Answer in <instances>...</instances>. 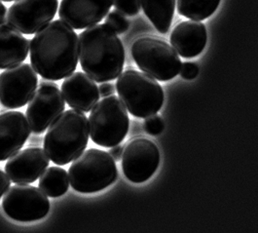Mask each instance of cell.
Here are the masks:
<instances>
[{
	"mask_svg": "<svg viewBox=\"0 0 258 233\" xmlns=\"http://www.w3.org/2000/svg\"><path fill=\"white\" fill-rule=\"evenodd\" d=\"M28 38L8 23L0 24V70L25 62L29 55Z\"/></svg>",
	"mask_w": 258,
	"mask_h": 233,
	"instance_id": "obj_18",
	"label": "cell"
},
{
	"mask_svg": "<svg viewBox=\"0 0 258 233\" xmlns=\"http://www.w3.org/2000/svg\"><path fill=\"white\" fill-rule=\"evenodd\" d=\"M2 208L10 219L29 222L47 216L50 201L40 189L29 184H16L6 190L2 199Z\"/></svg>",
	"mask_w": 258,
	"mask_h": 233,
	"instance_id": "obj_8",
	"label": "cell"
},
{
	"mask_svg": "<svg viewBox=\"0 0 258 233\" xmlns=\"http://www.w3.org/2000/svg\"><path fill=\"white\" fill-rule=\"evenodd\" d=\"M123 150H124V146L117 145V146H112L109 150V154L111 155V157L115 161H119L122 158V154H123Z\"/></svg>",
	"mask_w": 258,
	"mask_h": 233,
	"instance_id": "obj_28",
	"label": "cell"
},
{
	"mask_svg": "<svg viewBox=\"0 0 258 233\" xmlns=\"http://www.w3.org/2000/svg\"><path fill=\"white\" fill-rule=\"evenodd\" d=\"M113 5L121 14L130 17L139 14L142 9L141 0H114Z\"/></svg>",
	"mask_w": 258,
	"mask_h": 233,
	"instance_id": "obj_23",
	"label": "cell"
},
{
	"mask_svg": "<svg viewBox=\"0 0 258 233\" xmlns=\"http://www.w3.org/2000/svg\"><path fill=\"white\" fill-rule=\"evenodd\" d=\"M144 127V130L147 134L151 136H158L164 130L165 125L162 118L157 114H154L145 119Z\"/></svg>",
	"mask_w": 258,
	"mask_h": 233,
	"instance_id": "obj_24",
	"label": "cell"
},
{
	"mask_svg": "<svg viewBox=\"0 0 258 233\" xmlns=\"http://www.w3.org/2000/svg\"><path fill=\"white\" fill-rule=\"evenodd\" d=\"M79 40V61L82 70L95 82L116 79L123 71L125 49L121 39L105 24L82 31Z\"/></svg>",
	"mask_w": 258,
	"mask_h": 233,
	"instance_id": "obj_2",
	"label": "cell"
},
{
	"mask_svg": "<svg viewBox=\"0 0 258 233\" xmlns=\"http://www.w3.org/2000/svg\"><path fill=\"white\" fill-rule=\"evenodd\" d=\"M88 122L92 141L102 147L120 145L129 131L128 110L114 95L96 103Z\"/></svg>",
	"mask_w": 258,
	"mask_h": 233,
	"instance_id": "obj_6",
	"label": "cell"
},
{
	"mask_svg": "<svg viewBox=\"0 0 258 233\" xmlns=\"http://www.w3.org/2000/svg\"><path fill=\"white\" fill-rule=\"evenodd\" d=\"M115 86L120 101L134 116L147 118L157 114L164 103L163 88L146 73L127 70L117 77Z\"/></svg>",
	"mask_w": 258,
	"mask_h": 233,
	"instance_id": "obj_4",
	"label": "cell"
},
{
	"mask_svg": "<svg viewBox=\"0 0 258 233\" xmlns=\"http://www.w3.org/2000/svg\"><path fill=\"white\" fill-rule=\"evenodd\" d=\"M132 56L141 71L158 81H169L180 71L181 60L170 44L151 36L137 39Z\"/></svg>",
	"mask_w": 258,
	"mask_h": 233,
	"instance_id": "obj_7",
	"label": "cell"
},
{
	"mask_svg": "<svg viewBox=\"0 0 258 233\" xmlns=\"http://www.w3.org/2000/svg\"><path fill=\"white\" fill-rule=\"evenodd\" d=\"M0 1H5V2H11V1H14V0H0Z\"/></svg>",
	"mask_w": 258,
	"mask_h": 233,
	"instance_id": "obj_30",
	"label": "cell"
},
{
	"mask_svg": "<svg viewBox=\"0 0 258 233\" xmlns=\"http://www.w3.org/2000/svg\"><path fill=\"white\" fill-rule=\"evenodd\" d=\"M29 48L32 69L46 80H60L76 70L79 59L78 36L61 20H55L39 29Z\"/></svg>",
	"mask_w": 258,
	"mask_h": 233,
	"instance_id": "obj_1",
	"label": "cell"
},
{
	"mask_svg": "<svg viewBox=\"0 0 258 233\" xmlns=\"http://www.w3.org/2000/svg\"><path fill=\"white\" fill-rule=\"evenodd\" d=\"M179 73L183 79L192 80L195 77H197V75L199 74V68L195 63H192V62L187 63L186 62L184 64H181Z\"/></svg>",
	"mask_w": 258,
	"mask_h": 233,
	"instance_id": "obj_25",
	"label": "cell"
},
{
	"mask_svg": "<svg viewBox=\"0 0 258 233\" xmlns=\"http://www.w3.org/2000/svg\"><path fill=\"white\" fill-rule=\"evenodd\" d=\"M144 14L160 33H167L172 26L176 0H141Z\"/></svg>",
	"mask_w": 258,
	"mask_h": 233,
	"instance_id": "obj_19",
	"label": "cell"
},
{
	"mask_svg": "<svg viewBox=\"0 0 258 233\" xmlns=\"http://www.w3.org/2000/svg\"><path fill=\"white\" fill-rule=\"evenodd\" d=\"M118 178V170L111 155L101 149L83 151L72 162L69 179L72 189L81 193L105 190Z\"/></svg>",
	"mask_w": 258,
	"mask_h": 233,
	"instance_id": "obj_5",
	"label": "cell"
},
{
	"mask_svg": "<svg viewBox=\"0 0 258 233\" xmlns=\"http://www.w3.org/2000/svg\"><path fill=\"white\" fill-rule=\"evenodd\" d=\"M220 0H176L178 13L193 21H204L214 14Z\"/></svg>",
	"mask_w": 258,
	"mask_h": 233,
	"instance_id": "obj_21",
	"label": "cell"
},
{
	"mask_svg": "<svg viewBox=\"0 0 258 233\" xmlns=\"http://www.w3.org/2000/svg\"><path fill=\"white\" fill-rule=\"evenodd\" d=\"M104 24L112 29L116 34H123L130 27L128 19L117 10H113L107 15Z\"/></svg>",
	"mask_w": 258,
	"mask_h": 233,
	"instance_id": "obj_22",
	"label": "cell"
},
{
	"mask_svg": "<svg viewBox=\"0 0 258 233\" xmlns=\"http://www.w3.org/2000/svg\"><path fill=\"white\" fill-rule=\"evenodd\" d=\"M89 137L86 115L81 111L69 109L49 126L44 138V149L54 164L67 165L85 150Z\"/></svg>",
	"mask_w": 258,
	"mask_h": 233,
	"instance_id": "obj_3",
	"label": "cell"
},
{
	"mask_svg": "<svg viewBox=\"0 0 258 233\" xmlns=\"http://www.w3.org/2000/svg\"><path fill=\"white\" fill-rule=\"evenodd\" d=\"M64 101L75 110L89 112L100 100L99 87L86 73H73L61 84Z\"/></svg>",
	"mask_w": 258,
	"mask_h": 233,
	"instance_id": "obj_16",
	"label": "cell"
},
{
	"mask_svg": "<svg viewBox=\"0 0 258 233\" xmlns=\"http://www.w3.org/2000/svg\"><path fill=\"white\" fill-rule=\"evenodd\" d=\"M99 92H100V96H101L102 98L109 97L115 93V85L112 83L103 82L99 87Z\"/></svg>",
	"mask_w": 258,
	"mask_h": 233,
	"instance_id": "obj_27",
	"label": "cell"
},
{
	"mask_svg": "<svg viewBox=\"0 0 258 233\" xmlns=\"http://www.w3.org/2000/svg\"><path fill=\"white\" fill-rule=\"evenodd\" d=\"M66 109V101L57 84L41 81L29 100L27 119L29 129L35 135L42 134Z\"/></svg>",
	"mask_w": 258,
	"mask_h": 233,
	"instance_id": "obj_9",
	"label": "cell"
},
{
	"mask_svg": "<svg viewBox=\"0 0 258 233\" xmlns=\"http://www.w3.org/2000/svg\"><path fill=\"white\" fill-rule=\"evenodd\" d=\"M160 152L157 146L146 138H135L124 147L122 169L126 178L141 184L149 180L157 171Z\"/></svg>",
	"mask_w": 258,
	"mask_h": 233,
	"instance_id": "obj_11",
	"label": "cell"
},
{
	"mask_svg": "<svg viewBox=\"0 0 258 233\" xmlns=\"http://www.w3.org/2000/svg\"><path fill=\"white\" fill-rule=\"evenodd\" d=\"M30 129L27 116L20 111L0 114V161L16 154L29 139Z\"/></svg>",
	"mask_w": 258,
	"mask_h": 233,
	"instance_id": "obj_15",
	"label": "cell"
},
{
	"mask_svg": "<svg viewBox=\"0 0 258 233\" xmlns=\"http://www.w3.org/2000/svg\"><path fill=\"white\" fill-rule=\"evenodd\" d=\"M50 158L40 147H29L18 151L5 165V172L15 184L36 182L47 169Z\"/></svg>",
	"mask_w": 258,
	"mask_h": 233,
	"instance_id": "obj_14",
	"label": "cell"
},
{
	"mask_svg": "<svg viewBox=\"0 0 258 233\" xmlns=\"http://www.w3.org/2000/svg\"><path fill=\"white\" fill-rule=\"evenodd\" d=\"M11 180L5 172L0 170V198L4 195L6 190L10 188Z\"/></svg>",
	"mask_w": 258,
	"mask_h": 233,
	"instance_id": "obj_26",
	"label": "cell"
},
{
	"mask_svg": "<svg viewBox=\"0 0 258 233\" xmlns=\"http://www.w3.org/2000/svg\"><path fill=\"white\" fill-rule=\"evenodd\" d=\"M6 14H7V9L5 5L0 1V24L6 21Z\"/></svg>",
	"mask_w": 258,
	"mask_h": 233,
	"instance_id": "obj_29",
	"label": "cell"
},
{
	"mask_svg": "<svg viewBox=\"0 0 258 233\" xmlns=\"http://www.w3.org/2000/svg\"><path fill=\"white\" fill-rule=\"evenodd\" d=\"M70 188V179L67 171L60 167H50L44 171L39 179V189L48 197H59Z\"/></svg>",
	"mask_w": 258,
	"mask_h": 233,
	"instance_id": "obj_20",
	"label": "cell"
},
{
	"mask_svg": "<svg viewBox=\"0 0 258 233\" xmlns=\"http://www.w3.org/2000/svg\"><path fill=\"white\" fill-rule=\"evenodd\" d=\"M208 39L207 29L199 21H184L178 24L171 34V43L182 58H194L200 55Z\"/></svg>",
	"mask_w": 258,
	"mask_h": 233,
	"instance_id": "obj_17",
	"label": "cell"
},
{
	"mask_svg": "<svg viewBox=\"0 0 258 233\" xmlns=\"http://www.w3.org/2000/svg\"><path fill=\"white\" fill-rule=\"evenodd\" d=\"M38 77L29 64H19L0 74V102L16 109L25 106L35 92Z\"/></svg>",
	"mask_w": 258,
	"mask_h": 233,
	"instance_id": "obj_10",
	"label": "cell"
},
{
	"mask_svg": "<svg viewBox=\"0 0 258 233\" xmlns=\"http://www.w3.org/2000/svg\"><path fill=\"white\" fill-rule=\"evenodd\" d=\"M57 6V0H16L6 21L21 33L34 34L55 18Z\"/></svg>",
	"mask_w": 258,
	"mask_h": 233,
	"instance_id": "obj_12",
	"label": "cell"
},
{
	"mask_svg": "<svg viewBox=\"0 0 258 233\" xmlns=\"http://www.w3.org/2000/svg\"><path fill=\"white\" fill-rule=\"evenodd\" d=\"M114 0H61L58 16L74 29H84L101 22Z\"/></svg>",
	"mask_w": 258,
	"mask_h": 233,
	"instance_id": "obj_13",
	"label": "cell"
}]
</instances>
